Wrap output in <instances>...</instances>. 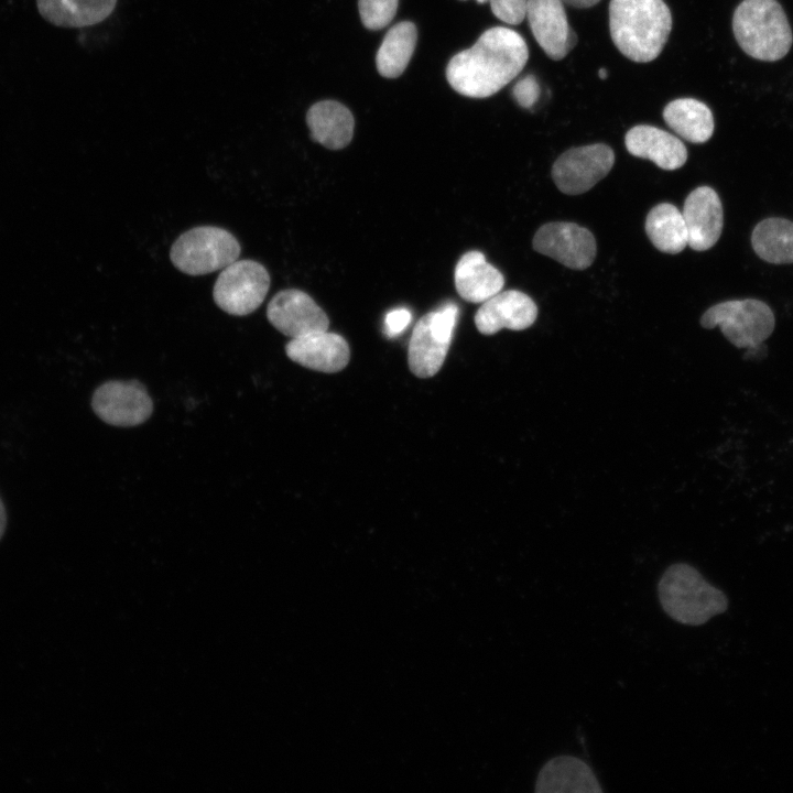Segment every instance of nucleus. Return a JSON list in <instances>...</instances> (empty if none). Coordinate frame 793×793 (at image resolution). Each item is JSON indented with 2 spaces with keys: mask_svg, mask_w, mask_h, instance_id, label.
I'll return each instance as SVG.
<instances>
[{
  "mask_svg": "<svg viewBox=\"0 0 793 793\" xmlns=\"http://www.w3.org/2000/svg\"><path fill=\"white\" fill-rule=\"evenodd\" d=\"M754 252L762 260L775 263H793V222L784 218L760 221L751 235Z\"/></svg>",
  "mask_w": 793,
  "mask_h": 793,
  "instance_id": "obj_25",
  "label": "nucleus"
},
{
  "mask_svg": "<svg viewBox=\"0 0 793 793\" xmlns=\"http://www.w3.org/2000/svg\"><path fill=\"white\" fill-rule=\"evenodd\" d=\"M6 523H7L6 510H4L3 503L0 499V539L4 532Z\"/></svg>",
  "mask_w": 793,
  "mask_h": 793,
  "instance_id": "obj_31",
  "label": "nucleus"
},
{
  "mask_svg": "<svg viewBox=\"0 0 793 793\" xmlns=\"http://www.w3.org/2000/svg\"><path fill=\"white\" fill-rule=\"evenodd\" d=\"M533 248L574 270L590 267L597 251L596 240L588 229L566 221L541 226L534 235Z\"/></svg>",
  "mask_w": 793,
  "mask_h": 793,
  "instance_id": "obj_10",
  "label": "nucleus"
},
{
  "mask_svg": "<svg viewBox=\"0 0 793 793\" xmlns=\"http://www.w3.org/2000/svg\"><path fill=\"white\" fill-rule=\"evenodd\" d=\"M240 245L224 228L199 226L182 233L172 245L170 258L175 268L188 275L222 270L238 260Z\"/></svg>",
  "mask_w": 793,
  "mask_h": 793,
  "instance_id": "obj_6",
  "label": "nucleus"
},
{
  "mask_svg": "<svg viewBox=\"0 0 793 793\" xmlns=\"http://www.w3.org/2000/svg\"><path fill=\"white\" fill-rule=\"evenodd\" d=\"M704 328L719 327L723 335L737 348H746L749 358L765 355L767 340L775 319L771 308L754 298L734 300L709 307L700 318Z\"/></svg>",
  "mask_w": 793,
  "mask_h": 793,
  "instance_id": "obj_5",
  "label": "nucleus"
},
{
  "mask_svg": "<svg viewBox=\"0 0 793 793\" xmlns=\"http://www.w3.org/2000/svg\"><path fill=\"white\" fill-rule=\"evenodd\" d=\"M615 153L610 146L596 143L572 148L561 154L552 167L557 188L567 195L589 191L611 170Z\"/></svg>",
  "mask_w": 793,
  "mask_h": 793,
  "instance_id": "obj_9",
  "label": "nucleus"
},
{
  "mask_svg": "<svg viewBox=\"0 0 793 793\" xmlns=\"http://www.w3.org/2000/svg\"><path fill=\"white\" fill-rule=\"evenodd\" d=\"M609 30L615 46L637 63L655 59L667 42L672 14L663 0H610Z\"/></svg>",
  "mask_w": 793,
  "mask_h": 793,
  "instance_id": "obj_2",
  "label": "nucleus"
},
{
  "mask_svg": "<svg viewBox=\"0 0 793 793\" xmlns=\"http://www.w3.org/2000/svg\"><path fill=\"white\" fill-rule=\"evenodd\" d=\"M454 279L458 295L470 303H484L504 285L502 273L477 250L461 256L455 267Z\"/></svg>",
  "mask_w": 793,
  "mask_h": 793,
  "instance_id": "obj_19",
  "label": "nucleus"
},
{
  "mask_svg": "<svg viewBox=\"0 0 793 793\" xmlns=\"http://www.w3.org/2000/svg\"><path fill=\"white\" fill-rule=\"evenodd\" d=\"M645 232L653 246L665 253L676 254L688 246L683 214L670 203H661L649 211Z\"/></svg>",
  "mask_w": 793,
  "mask_h": 793,
  "instance_id": "obj_23",
  "label": "nucleus"
},
{
  "mask_svg": "<svg viewBox=\"0 0 793 793\" xmlns=\"http://www.w3.org/2000/svg\"><path fill=\"white\" fill-rule=\"evenodd\" d=\"M536 317L537 306L529 295L518 290H508L485 301L474 321L479 333L493 335L502 328L526 329Z\"/></svg>",
  "mask_w": 793,
  "mask_h": 793,
  "instance_id": "obj_14",
  "label": "nucleus"
},
{
  "mask_svg": "<svg viewBox=\"0 0 793 793\" xmlns=\"http://www.w3.org/2000/svg\"><path fill=\"white\" fill-rule=\"evenodd\" d=\"M515 101L523 108L529 109L537 101L540 96V86L533 75L522 77L512 89Z\"/></svg>",
  "mask_w": 793,
  "mask_h": 793,
  "instance_id": "obj_28",
  "label": "nucleus"
},
{
  "mask_svg": "<svg viewBox=\"0 0 793 793\" xmlns=\"http://www.w3.org/2000/svg\"><path fill=\"white\" fill-rule=\"evenodd\" d=\"M417 39L416 26L402 21L385 34L376 56L379 74L387 78L399 77L406 68Z\"/></svg>",
  "mask_w": 793,
  "mask_h": 793,
  "instance_id": "obj_24",
  "label": "nucleus"
},
{
  "mask_svg": "<svg viewBox=\"0 0 793 793\" xmlns=\"http://www.w3.org/2000/svg\"><path fill=\"white\" fill-rule=\"evenodd\" d=\"M461 1H467V0H461ZM475 1H476L477 3H479V4L489 2V0H475Z\"/></svg>",
  "mask_w": 793,
  "mask_h": 793,
  "instance_id": "obj_33",
  "label": "nucleus"
},
{
  "mask_svg": "<svg viewBox=\"0 0 793 793\" xmlns=\"http://www.w3.org/2000/svg\"><path fill=\"white\" fill-rule=\"evenodd\" d=\"M525 18L550 58L561 61L575 47L577 35L568 24L562 0H526Z\"/></svg>",
  "mask_w": 793,
  "mask_h": 793,
  "instance_id": "obj_13",
  "label": "nucleus"
},
{
  "mask_svg": "<svg viewBox=\"0 0 793 793\" xmlns=\"http://www.w3.org/2000/svg\"><path fill=\"white\" fill-rule=\"evenodd\" d=\"M411 322V313L406 308H395L385 316L384 327L389 337L397 336L404 330Z\"/></svg>",
  "mask_w": 793,
  "mask_h": 793,
  "instance_id": "obj_29",
  "label": "nucleus"
},
{
  "mask_svg": "<svg viewBox=\"0 0 793 793\" xmlns=\"http://www.w3.org/2000/svg\"><path fill=\"white\" fill-rule=\"evenodd\" d=\"M306 123L312 139L330 150L344 149L354 135L352 113L335 100L314 104L306 113Z\"/></svg>",
  "mask_w": 793,
  "mask_h": 793,
  "instance_id": "obj_20",
  "label": "nucleus"
},
{
  "mask_svg": "<svg viewBox=\"0 0 793 793\" xmlns=\"http://www.w3.org/2000/svg\"><path fill=\"white\" fill-rule=\"evenodd\" d=\"M565 4L577 9H586L594 7L600 0H562Z\"/></svg>",
  "mask_w": 793,
  "mask_h": 793,
  "instance_id": "obj_30",
  "label": "nucleus"
},
{
  "mask_svg": "<svg viewBox=\"0 0 793 793\" xmlns=\"http://www.w3.org/2000/svg\"><path fill=\"white\" fill-rule=\"evenodd\" d=\"M117 0H36L44 20L63 28L95 25L115 10Z\"/></svg>",
  "mask_w": 793,
  "mask_h": 793,
  "instance_id": "obj_21",
  "label": "nucleus"
},
{
  "mask_svg": "<svg viewBox=\"0 0 793 793\" xmlns=\"http://www.w3.org/2000/svg\"><path fill=\"white\" fill-rule=\"evenodd\" d=\"M624 144L633 156L650 160L667 171L680 169L687 160L684 143L672 133L653 126H634L626 133Z\"/></svg>",
  "mask_w": 793,
  "mask_h": 793,
  "instance_id": "obj_18",
  "label": "nucleus"
},
{
  "mask_svg": "<svg viewBox=\"0 0 793 793\" xmlns=\"http://www.w3.org/2000/svg\"><path fill=\"white\" fill-rule=\"evenodd\" d=\"M598 75L600 78L605 79L607 77V70L601 68L599 69Z\"/></svg>",
  "mask_w": 793,
  "mask_h": 793,
  "instance_id": "obj_32",
  "label": "nucleus"
},
{
  "mask_svg": "<svg viewBox=\"0 0 793 793\" xmlns=\"http://www.w3.org/2000/svg\"><path fill=\"white\" fill-rule=\"evenodd\" d=\"M529 50L517 31L495 26L477 42L454 55L446 78L454 90L470 98H487L515 78L525 66Z\"/></svg>",
  "mask_w": 793,
  "mask_h": 793,
  "instance_id": "obj_1",
  "label": "nucleus"
},
{
  "mask_svg": "<svg viewBox=\"0 0 793 793\" xmlns=\"http://www.w3.org/2000/svg\"><path fill=\"white\" fill-rule=\"evenodd\" d=\"M285 352L292 361L326 373L343 370L350 358V349L345 338L327 330L291 338L285 346Z\"/></svg>",
  "mask_w": 793,
  "mask_h": 793,
  "instance_id": "obj_16",
  "label": "nucleus"
},
{
  "mask_svg": "<svg viewBox=\"0 0 793 793\" xmlns=\"http://www.w3.org/2000/svg\"><path fill=\"white\" fill-rule=\"evenodd\" d=\"M492 13L507 24L517 25L525 18L526 0H489Z\"/></svg>",
  "mask_w": 793,
  "mask_h": 793,
  "instance_id": "obj_27",
  "label": "nucleus"
},
{
  "mask_svg": "<svg viewBox=\"0 0 793 793\" xmlns=\"http://www.w3.org/2000/svg\"><path fill=\"white\" fill-rule=\"evenodd\" d=\"M658 596L664 612L687 626L704 624L728 608L726 595L687 563H674L664 571Z\"/></svg>",
  "mask_w": 793,
  "mask_h": 793,
  "instance_id": "obj_3",
  "label": "nucleus"
},
{
  "mask_svg": "<svg viewBox=\"0 0 793 793\" xmlns=\"http://www.w3.org/2000/svg\"><path fill=\"white\" fill-rule=\"evenodd\" d=\"M458 307L447 303L421 317L414 326L408 349L410 370L419 378H430L442 368L456 325Z\"/></svg>",
  "mask_w": 793,
  "mask_h": 793,
  "instance_id": "obj_7",
  "label": "nucleus"
},
{
  "mask_svg": "<svg viewBox=\"0 0 793 793\" xmlns=\"http://www.w3.org/2000/svg\"><path fill=\"white\" fill-rule=\"evenodd\" d=\"M95 413L115 426H135L146 421L152 400L139 381H108L96 389L91 400Z\"/></svg>",
  "mask_w": 793,
  "mask_h": 793,
  "instance_id": "obj_11",
  "label": "nucleus"
},
{
  "mask_svg": "<svg viewBox=\"0 0 793 793\" xmlns=\"http://www.w3.org/2000/svg\"><path fill=\"white\" fill-rule=\"evenodd\" d=\"M359 13L369 30L387 26L397 13L398 0H359Z\"/></svg>",
  "mask_w": 793,
  "mask_h": 793,
  "instance_id": "obj_26",
  "label": "nucleus"
},
{
  "mask_svg": "<svg viewBox=\"0 0 793 793\" xmlns=\"http://www.w3.org/2000/svg\"><path fill=\"white\" fill-rule=\"evenodd\" d=\"M271 325L291 338L328 329L326 313L305 292L296 289L276 293L267 307Z\"/></svg>",
  "mask_w": 793,
  "mask_h": 793,
  "instance_id": "obj_12",
  "label": "nucleus"
},
{
  "mask_svg": "<svg viewBox=\"0 0 793 793\" xmlns=\"http://www.w3.org/2000/svg\"><path fill=\"white\" fill-rule=\"evenodd\" d=\"M270 287V275L259 262L250 259L236 260L219 273L213 296L224 312L245 316L256 311Z\"/></svg>",
  "mask_w": 793,
  "mask_h": 793,
  "instance_id": "obj_8",
  "label": "nucleus"
},
{
  "mask_svg": "<svg viewBox=\"0 0 793 793\" xmlns=\"http://www.w3.org/2000/svg\"><path fill=\"white\" fill-rule=\"evenodd\" d=\"M536 793H600L602 789L591 768L573 756H557L546 761L537 773Z\"/></svg>",
  "mask_w": 793,
  "mask_h": 793,
  "instance_id": "obj_17",
  "label": "nucleus"
},
{
  "mask_svg": "<svg viewBox=\"0 0 793 793\" xmlns=\"http://www.w3.org/2000/svg\"><path fill=\"white\" fill-rule=\"evenodd\" d=\"M663 119L676 134L692 143L706 142L715 128L711 110L694 98L669 102L663 110Z\"/></svg>",
  "mask_w": 793,
  "mask_h": 793,
  "instance_id": "obj_22",
  "label": "nucleus"
},
{
  "mask_svg": "<svg viewBox=\"0 0 793 793\" xmlns=\"http://www.w3.org/2000/svg\"><path fill=\"white\" fill-rule=\"evenodd\" d=\"M732 31L749 56L767 62L784 57L793 34L783 8L776 0H743L732 17Z\"/></svg>",
  "mask_w": 793,
  "mask_h": 793,
  "instance_id": "obj_4",
  "label": "nucleus"
},
{
  "mask_svg": "<svg viewBox=\"0 0 793 793\" xmlns=\"http://www.w3.org/2000/svg\"><path fill=\"white\" fill-rule=\"evenodd\" d=\"M688 235V246L696 251L711 248L724 226L723 205L709 186H699L685 199L682 210Z\"/></svg>",
  "mask_w": 793,
  "mask_h": 793,
  "instance_id": "obj_15",
  "label": "nucleus"
}]
</instances>
